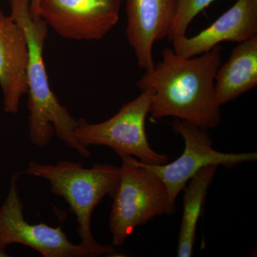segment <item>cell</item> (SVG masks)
<instances>
[{
  "mask_svg": "<svg viewBox=\"0 0 257 257\" xmlns=\"http://www.w3.org/2000/svg\"><path fill=\"white\" fill-rule=\"evenodd\" d=\"M41 0H30V9L32 17L35 19L40 18L39 14L40 9V3Z\"/></svg>",
  "mask_w": 257,
  "mask_h": 257,
  "instance_id": "obj_15",
  "label": "cell"
},
{
  "mask_svg": "<svg viewBox=\"0 0 257 257\" xmlns=\"http://www.w3.org/2000/svg\"><path fill=\"white\" fill-rule=\"evenodd\" d=\"M121 159L119 184L112 197L109 220L114 246L122 245L138 226L175 211L158 176L135 157Z\"/></svg>",
  "mask_w": 257,
  "mask_h": 257,
  "instance_id": "obj_4",
  "label": "cell"
},
{
  "mask_svg": "<svg viewBox=\"0 0 257 257\" xmlns=\"http://www.w3.org/2000/svg\"><path fill=\"white\" fill-rule=\"evenodd\" d=\"M215 0H179L177 12L167 38L170 42L186 36L193 20Z\"/></svg>",
  "mask_w": 257,
  "mask_h": 257,
  "instance_id": "obj_14",
  "label": "cell"
},
{
  "mask_svg": "<svg viewBox=\"0 0 257 257\" xmlns=\"http://www.w3.org/2000/svg\"><path fill=\"white\" fill-rule=\"evenodd\" d=\"M179 0H126V37L139 67L145 72L155 67V42L170 33Z\"/></svg>",
  "mask_w": 257,
  "mask_h": 257,
  "instance_id": "obj_9",
  "label": "cell"
},
{
  "mask_svg": "<svg viewBox=\"0 0 257 257\" xmlns=\"http://www.w3.org/2000/svg\"><path fill=\"white\" fill-rule=\"evenodd\" d=\"M152 91H143L138 97L123 104L118 112L109 119L90 124L78 120L76 138L84 147H110L120 158L135 157L147 164L156 165L167 163L168 156L158 153L150 146L146 133V119L150 114Z\"/></svg>",
  "mask_w": 257,
  "mask_h": 257,
  "instance_id": "obj_5",
  "label": "cell"
},
{
  "mask_svg": "<svg viewBox=\"0 0 257 257\" xmlns=\"http://www.w3.org/2000/svg\"><path fill=\"white\" fill-rule=\"evenodd\" d=\"M121 0H41L39 14L60 37L99 40L117 24Z\"/></svg>",
  "mask_w": 257,
  "mask_h": 257,
  "instance_id": "obj_8",
  "label": "cell"
},
{
  "mask_svg": "<svg viewBox=\"0 0 257 257\" xmlns=\"http://www.w3.org/2000/svg\"><path fill=\"white\" fill-rule=\"evenodd\" d=\"M29 49L23 29L0 8V88L3 107L17 114L24 94H28Z\"/></svg>",
  "mask_w": 257,
  "mask_h": 257,
  "instance_id": "obj_11",
  "label": "cell"
},
{
  "mask_svg": "<svg viewBox=\"0 0 257 257\" xmlns=\"http://www.w3.org/2000/svg\"><path fill=\"white\" fill-rule=\"evenodd\" d=\"M257 35V0H237L209 28L192 37L172 42L176 53L196 57L210 51L221 42L239 44Z\"/></svg>",
  "mask_w": 257,
  "mask_h": 257,
  "instance_id": "obj_10",
  "label": "cell"
},
{
  "mask_svg": "<svg viewBox=\"0 0 257 257\" xmlns=\"http://www.w3.org/2000/svg\"><path fill=\"white\" fill-rule=\"evenodd\" d=\"M219 167L212 165L204 167L184 189L183 213L179 233L177 256H192L198 221L202 214L208 190Z\"/></svg>",
  "mask_w": 257,
  "mask_h": 257,
  "instance_id": "obj_13",
  "label": "cell"
},
{
  "mask_svg": "<svg viewBox=\"0 0 257 257\" xmlns=\"http://www.w3.org/2000/svg\"><path fill=\"white\" fill-rule=\"evenodd\" d=\"M172 128L183 139L184 151L174 162L162 165L143 163L148 170L158 176L168 192L170 204L175 209L176 200L179 193L189 181L207 166L222 165L232 168L241 164L257 160L256 152L223 153L213 148V141L208 130L179 119H174Z\"/></svg>",
  "mask_w": 257,
  "mask_h": 257,
  "instance_id": "obj_6",
  "label": "cell"
},
{
  "mask_svg": "<svg viewBox=\"0 0 257 257\" xmlns=\"http://www.w3.org/2000/svg\"><path fill=\"white\" fill-rule=\"evenodd\" d=\"M22 174L12 176L8 195L0 207V257L8 256L5 250L13 243L28 246L43 257L88 256L80 244L69 241L61 226L30 224L25 219L18 186Z\"/></svg>",
  "mask_w": 257,
  "mask_h": 257,
  "instance_id": "obj_7",
  "label": "cell"
},
{
  "mask_svg": "<svg viewBox=\"0 0 257 257\" xmlns=\"http://www.w3.org/2000/svg\"><path fill=\"white\" fill-rule=\"evenodd\" d=\"M30 5V0H10V16L23 29L28 45L27 75L30 141L43 148L50 144L55 133L62 143L84 158H89L90 152L79 143L74 135L78 121L60 104L51 89L43 57L48 25L41 18L32 17Z\"/></svg>",
  "mask_w": 257,
  "mask_h": 257,
  "instance_id": "obj_2",
  "label": "cell"
},
{
  "mask_svg": "<svg viewBox=\"0 0 257 257\" xmlns=\"http://www.w3.org/2000/svg\"><path fill=\"white\" fill-rule=\"evenodd\" d=\"M257 86V35L239 43L227 62L221 64L214 79L218 106L234 101Z\"/></svg>",
  "mask_w": 257,
  "mask_h": 257,
  "instance_id": "obj_12",
  "label": "cell"
},
{
  "mask_svg": "<svg viewBox=\"0 0 257 257\" xmlns=\"http://www.w3.org/2000/svg\"><path fill=\"white\" fill-rule=\"evenodd\" d=\"M24 173L46 179L51 192L63 198L78 223L80 245L88 256L111 254L109 245L96 241L91 229L93 211L106 195L114 196L120 177V167L109 164H96L85 168L79 162L60 161L55 165L30 162Z\"/></svg>",
  "mask_w": 257,
  "mask_h": 257,
  "instance_id": "obj_3",
  "label": "cell"
},
{
  "mask_svg": "<svg viewBox=\"0 0 257 257\" xmlns=\"http://www.w3.org/2000/svg\"><path fill=\"white\" fill-rule=\"evenodd\" d=\"M221 58L220 45L189 58L166 47L162 60L137 83L141 92L152 91V117L172 116L204 130L216 128L221 107L215 100L214 79Z\"/></svg>",
  "mask_w": 257,
  "mask_h": 257,
  "instance_id": "obj_1",
  "label": "cell"
}]
</instances>
